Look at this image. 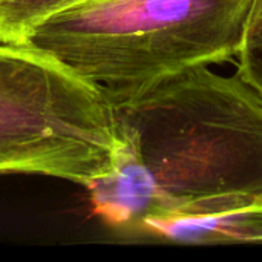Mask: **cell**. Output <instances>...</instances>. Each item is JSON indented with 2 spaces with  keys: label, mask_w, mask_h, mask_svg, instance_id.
Returning a JSON list of instances; mask_svg holds the SVG:
<instances>
[{
  "label": "cell",
  "mask_w": 262,
  "mask_h": 262,
  "mask_svg": "<svg viewBox=\"0 0 262 262\" xmlns=\"http://www.w3.org/2000/svg\"><path fill=\"white\" fill-rule=\"evenodd\" d=\"M238 75L262 95V0H252L238 52Z\"/></svg>",
  "instance_id": "6"
},
{
  "label": "cell",
  "mask_w": 262,
  "mask_h": 262,
  "mask_svg": "<svg viewBox=\"0 0 262 262\" xmlns=\"http://www.w3.org/2000/svg\"><path fill=\"white\" fill-rule=\"evenodd\" d=\"M115 112L51 54L0 45V175L32 173L88 187L111 169Z\"/></svg>",
  "instance_id": "3"
},
{
  "label": "cell",
  "mask_w": 262,
  "mask_h": 262,
  "mask_svg": "<svg viewBox=\"0 0 262 262\" xmlns=\"http://www.w3.org/2000/svg\"><path fill=\"white\" fill-rule=\"evenodd\" d=\"M111 169L86 189L107 226L206 216L262 200V95L193 66L109 101Z\"/></svg>",
  "instance_id": "1"
},
{
  "label": "cell",
  "mask_w": 262,
  "mask_h": 262,
  "mask_svg": "<svg viewBox=\"0 0 262 262\" xmlns=\"http://www.w3.org/2000/svg\"><path fill=\"white\" fill-rule=\"evenodd\" d=\"M3 43H6V41H3V40L0 38V45H3Z\"/></svg>",
  "instance_id": "7"
},
{
  "label": "cell",
  "mask_w": 262,
  "mask_h": 262,
  "mask_svg": "<svg viewBox=\"0 0 262 262\" xmlns=\"http://www.w3.org/2000/svg\"><path fill=\"white\" fill-rule=\"evenodd\" d=\"M80 2L83 0H0V38L20 45L34 26Z\"/></svg>",
  "instance_id": "5"
},
{
  "label": "cell",
  "mask_w": 262,
  "mask_h": 262,
  "mask_svg": "<svg viewBox=\"0 0 262 262\" xmlns=\"http://www.w3.org/2000/svg\"><path fill=\"white\" fill-rule=\"evenodd\" d=\"M138 232L180 244L262 243V200L229 212L146 221Z\"/></svg>",
  "instance_id": "4"
},
{
  "label": "cell",
  "mask_w": 262,
  "mask_h": 262,
  "mask_svg": "<svg viewBox=\"0 0 262 262\" xmlns=\"http://www.w3.org/2000/svg\"><path fill=\"white\" fill-rule=\"evenodd\" d=\"M252 0H83L23 43L51 54L112 101L239 52Z\"/></svg>",
  "instance_id": "2"
},
{
  "label": "cell",
  "mask_w": 262,
  "mask_h": 262,
  "mask_svg": "<svg viewBox=\"0 0 262 262\" xmlns=\"http://www.w3.org/2000/svg\"><path fill=\"white\" fill-rule=\"evenodd\" d=\"M3 45H5V43H3Z\"/></svg>",
  "instance_id": "8"
}]
</instances>
